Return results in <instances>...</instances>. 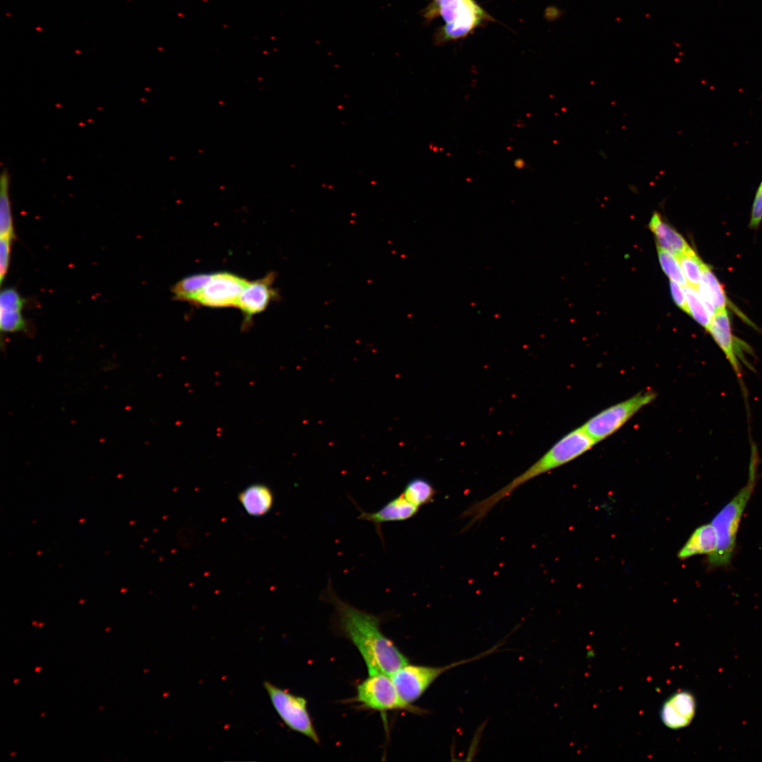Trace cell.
I'll list each match as a JSON object with an SVG mask.
<instances>
[{
    "label": "cell",
    "mask_w": 762,
    "mask_h": 762,
    "mask_svg": "<svg viewBox=\"0 0 762 762\" xmlns=\"http://www.w3.org/2000/svg\"><path fill=\"white\" fill-rule=\"evenodd\" d=\"M418 509L419 507L409 502L401 493L399 496L388 501L376 512H366L358 509L360 514L358 517L373 523L380 537L382 538L380 526L383 523L408 520L413 517Z\"/></svg>",
    "instance_id": "cell-12"
},
{
    "label": "cell",
    "mask_w": 762,
    "mask_h": 762,
    "mask_svg": "<svg viewBox=\"0 0 762 762\" xmlns=\"http://www.w3.org/2000/svg\"><path fill=\"white\" fill-rule=\"evenodd\" d=\"M497 648L498 646H496L475 657L443 667L410 665L409 663L398 669L390 676V678L401 698L406 703L412 704L419 699L435 679L447 670L481 658L492 653Z\"/></svg>",
    "instance_id": "cell-7"
},
{
    "label": "cell",
    "mask_w": 762,
    "mask_h": 762,
    "mask_svg": "<svg viewBox=\"0 0 762 762\" xmlns=\"http://www.w3.org/2000/svg\"><path fill=\"white\" fill-rule=\"evenodd\" d=\"M274 274L270 272L265 277L249 282L242 292L237 307L244 318V327L248 326L253 315L265 310L272 299L277 297L273 287Z\"/></svg>",
    "instance_id": "cell-9"
},
{
    "label": "cell",
    "mask_w": 762,
    "mask_h": 762,
    "mask_svg": "<svg viewBox=\"0 0 762 762\" xmlns=\"http://www.w3.org/2000/svg\"><path fill=\"white\" fill-rule=\"evenodd\" d=\"M212 274L200 273L186 277L171 289L175 299L190 302L194 304L195 299L211 278Z\"/></svg>",
    "instance_id": "cell-18"
},
{
    "label": "cell",
    "mask_w": 762,
    "mask_h": 762,
    "mask_svg": "<svg viewBox=\"0 0 762 762\" xmlns=\"http://www.w3.org/2000/svg\"><path fill=\"white\" fill-rule=\"evenodd\" d=\"M402 495L409 502L420 508L433 500L435 490L430 481L417 477L408 482Z\"/></svg>",
    "instance_id": "cell-19"
},
{
    "label": "cell",
    "mask_w": 762,
    "mask_h": 762,
    "mask_svg": "<svg viewBox=\"0 0 762 762\" xmlns=\"http://www.w3.org/2000/svg\"><path fill=\"white\" fill-rule=\"evenodd\" d=\"M9 176L4 170L0 179V238L13 240L14 230L8 195Z\"/></svg>",
    "instance_id": "cell-17"
},
{
    "label": "cell",
    "mask_w": 762,
    "mask_h": 762,
    "mask_svg": "<svg viewBox=\"0 0 762 762\" xmlns=\"http://www.w3.org/2000/svg\"><path fill=\"white\" fill-rule=\"evenodd\" d=\"M758 457L756 447H752L746 485L715 515L710 522L715 532L717 545L715 550L707 557L710 569L727 567L731 562L739 524L756 483Z\"/></svg>",
    "instance_id": "cell-2"
},
{
    "label": "cell",
    "mask_w": 762,
    "mask_h": 762,
    "mask_svg": "<svg viewBox=\"0 0 762 762\" xmlns=\"http://www.w3.org/2000/svg\"><path fill=\"white\" fill-rule=\"evenodd\" d=\"M688 285L698 289L701 281L705 263L691 248L678 258Z\"/></svg>",
    "instance_id": "cell-21"
},
{
    "label": "cell",
    "mask_w": 762,
    "mask_h": 762,
    "mask_svg": "<svg viewBox=\"0 0 762 762\" xmlns=\"http://www.w3.org/2000/svg\"><path fill=\"white\" fill-rule=\"evenodd\" d=\"M423 16L428 21L441 17L445 23L435 32L436 44L464 39L485 23L496 20L476 0H432Z\"/></svg>",
    "instance_id": "cell-3"
},
{
    "label": "cell",
    "mask_w": 762,
    "mask_h": 762,
    "mask_svg": "<svg viewBox=\"0 0 762 762\" xmlns=\"http://www.w3.org/2000/svg\"><path fill=\"white\" fill-rule=\"evenodd\" d=\"M697 289L712 315L717 310L726 308L728 300L723 286L706 264L703 266L701 281Z\"/></svg>",
    "instance_id": "cell-16"
},
{
    "label": "cell",
    "mask_w": 762,
    "mask_h": 762,
    "mask_svg": "<svg viewBox=\"0 0 762 762\" xmlns=\"http://www.w3.org/2000/svg\"><path fill=\"white\" fill-rule=\"evenodd\" d=\"M322 599L334 606L339 632L358 651L368 675L381 673L390 677L409 663L394 642L382 632L380 617L342 600L334 592L330 581L322 593Z\"/></svg>",
    "instance_id": "cell-1"
},
{
    "label": "cell",
    "mask_w": 762,
    "mask_h": 762,
    "mask_svg": "<svg viewBox=\"0 0 762 762\" xmlns=\"http://www.w3.org/2000/svg\"><path fill=\"white\" fill-rule=\"evenodd\" d=\"M717 538L711 524H703L696 528L683 547L677 557L685 560L698 555H711L716 548Z\"/></svg>",
    "instance_id": "cell-15"
},
{
    "label": "cell",
    "mask_w": 762,
    "mask_h": 762,
    "mask_svg": "<svg viewBox=\"0 0 762 762\" xmlns=\"http://www.w3.org/2000/svg\"><path fill=\"white\" fill-rule=\"evenodd\" d=\"M684 290L687 298L688 314L707 331L711 322L712 314L707 308L697 289L687 285L684 286Z\"/></svg>",
    "instance_id": "cell-20"
},
{
    "label": "cell",
    "mask_w": 762,
    "mask_h": 762,
    "mask_svg": "<svg viewBox=\"0 0 762 762\" xmlns=\"http://www.w3.org/2000/svg\"><path fill=\"white\" fill-rule=\"evenodd\" d=\"M648 226L655 236L657 247L668 251L677 258L691 248L684 238L664 221L657 212L652 214Z\"/></svg>",
    "instance_id": "cell-13"
},
{
    "label": "cell",
    "mask_w": 762,
    "mask_h": 762,
    "mask_svg": "<svg viewBox=\"0 0 762 762\" xmlns=\"http://www.w3.org/2000/svg\"><path fill=\"white\" fill-rule=\"evenodd\" d=\"M670 289L672 299L675 304L683 311L689 313L687 298L684 287L670 280Z\"/></svg>",
    "instance_id": "cell-27"
},
{
    "label": "cell",
    "mask_w": 762,
    "mask_h": 762,
    "mask_svg": "<svg viewBox=\"0 0 762 762\" xmlns=\"http://www.w3.org/2000/svg\"><path fill=\"white\" fill-rule=\"evenodd\" d=\"M25 303L14 288H6L1 291L0 309H13L22 310Z\"/></svg>",
    "instance_id": "cell-24"
},
{
    "label": "cell",
    "mask_w": 762,
    "mask_h": 762,
    "mask_svg": "<svg viewBox=\"0 0 762 762\" xmlns=\"http://www.w3.org/2000/svg\"><path fill=\"white\" fill-rule=\"evenodd\" d=\"M658 256L662 270L670 279L682 286L688 285L678 259L672 253L657 247Z\"/></svg>",
    "instance_id": "cell-22"
},
{
    "label": "cell",
    "mask_w": 762,
    "mask_h": 762,
    "mask_svg": "<svg viewBox=\"0 0 762 762\" xmlns=\"http://www.w3.org/2000/svg\"><path fill=\"white\" fill-rule=\"evenodd\" d=\"M238 501L250 516L259 517L267 514L272 508L274 495L266 485L255 483L242 490Z\"/></svg>",
    "instance_id": "cell-14"
},
{
    "label": "cell",
    "mask_w": 762,
    "mask_h": 762,
    "mask_svg": "<svg viewBox=\"0 0 762 762\" xmlns=\"http://www.w3.org/2000/svg\"><path fill=\"white\" fill-rule=\"evenodd\" d=\"M349 702L357 703L361 708L380 713L404 710L416 715L426 713L423 708L404 701L398 694L389 676L377 673L356 686V696Z\"/></svg>",
    "instance_id": "cell-4"
},
{
    "label": "cell",
    "mask_w": 762,
    "mask_h": 762,
    "mask_svg": "<svg viewBox=\"0 0 762 762\" xmlns=\"http://www.w3.org/2000/svg\"><path fill=\"white\" fill-rule=\"evenodd\" d=\"M696 700L692 694L682 691L670 696L663 703L660 710L663 723L672 730H679L688 726L696 713Z\"/></svg>",
    "instance_id": "cell-11"
},
{
    "label": "cell",
    "mask_w": 762,
    "mask_h": 762,
    "mask_svg": "<svg viewBox=\"0 0 762 762\" xmlns=\"http://www.w3.org/2000/svg\"><path fill=\"white\" fill-rule=\"evenodd\" d=\"M1 333L27 332L28 325L20 310L0 309Z\"/></svg>",
    "instance_id": "cell-23"
},
{
    "label": "cell",
    "mask_w": 762,
    "mask_h": 762,
    "mask_svg": "<svg viewBox=\"0 0 762 762\" xmlns=\"http://www.w3.org/2000/svg\"><path fill=\"white\" fill-rule=\"evenodd\" d=\"M263 687L282 722L291 730L319 744L320 739L309 714L306 699L268 681L263 682Z\"/></svg>",
    "instance_id": "cell-6"
},
{
    "label": "cell",
    "mask_w": 762,
    "mask_h": 762,
    "mask_svg": "<svg viewBox=\"0 0 762 762\" xmlns=\"http://www.w3.org/2000/svg\"><path fill=\"white\" fill-rule=\"evenodd\" d=\"M656 397L648 389L601 411L588 419L582 428L598 443L620 429L632 416Z\"/></svg>",
    "instance_id": "cell-5"
},
{
    "label": "cell",
    "mask_w": 762,
    "mask_h": 762,
    "mask_svg": "<svg viewBox=\"0 0 762 762\" xmlns=\"http://www.w3.org/2000/svg\"><path fill=\"white\" fill-rule=\"evenodd\" d=\"M762 222V188L758 186L753 200L749 227L756 229Z\"/></svg>",
    "instance_id": "cell-26"
},
{
    "label": "cell",
    "mask_w": 762,
    "mask_h": 762,
    "mask_svg": "<svg viewBox=\"0 0 762 762\" xmlns=\"http://www.w3.org/2000/svg\"><path fill=\"white\" fill-rule=\"evenodd\" d=\"M723 352L735 375L742 381L741 367L739 361V344L732 331L731 322L727 308L717 310L712 317L707 330Z\"/></svg>",
    "instance_id": "cell-10"
},
{
    "label": "cell",
    "mask_w": 762,
    "mask_h": 762,
    "mask_svg": "<svg viewBox=\"0 0 762 762\" xmlns=\"http://www.w3.org/2000/svg\"><path fill=\"white\" fill-rule=\"evenodd\" d=\"M12 241L0 238V283L2 284L6 276L11 250Z\"/></svg>",
    "instance_id": "cell-25"
},
{
    "label": "cell",
    "mask_w": 762,
    "mask_h": 762,
    "mask_svg": "<svg viewBox=\"0 0 762 762\" xmlns=\"http://www.w3.org/2000/svg\"><path fill=\"white\" fill-rule=\"evenodd\" d=\"M248 282L229 272L213 273L194 304L211 308L237 307L239 298Z\"/></svg>",
    "instance_id": "cell-8"
}]
</instances>
